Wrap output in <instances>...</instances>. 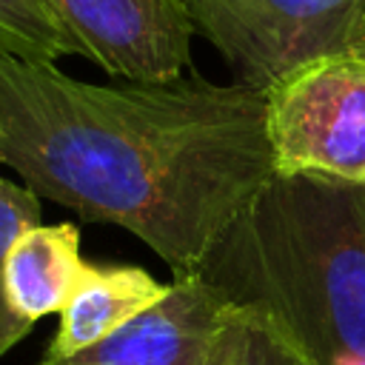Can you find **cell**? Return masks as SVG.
Wrapping results in <instances>:
<instances>
[{
  "instance_id": "1",
  "label": "cell",
  "mask_w": 365,
  "mask_h": 365,
  "mask_svg": "<svg viewBox=\"0 0 365 365\" xmlns=\"http://www.w3.org/2000/svg\"><path fill=\"white\" fill-rule=\"evenodd\" d=\"M0 163L88 222L197 274L274 177L262 88L202 77L97 86L0 54Z\"/></svg>"
},
{
  "instance_id": "2",
  "label": "cell",
  "mask_w": 365,
  "mask_h": 365,
  "mask_svg": "<svg viewBox=\"0 0 365 365\" xmlns=\"http://www.w3.org/2000/svg\"><path fill=\"white\" fill-rule=\"evenodd\" d=\"M200 274L265 311L314 365H365V185L274 174Z\"/></svg>"
},
{
  "instance_id": "3",
  "label": "cell",
  "mask_w": 365,
  "mask_h": 365,
  "mask_svg": "<svg viewBox=\"0 0 365 365\" xmlns=\"http://www.w3.org/2000/svg\"><path fill=\"white\" fill-rule=\"evenodd\" d=\"M274 174H317L365 185V57L311 60L268 91Z\"/></svg>"
},
{
  "instance_id": "4",
  "label": "cell",
  "mask_w": 365,
  "mask_h": 365,
  "mask_svg": "<svg viewBox=\"0 0 365 365\" xmlns=\"http://www.w3.org/2000/svg\"><path fill=\"white\" fill-rule=\"evenodd\" d=\"M234 83L268 91L294 68L345 54L365 23V0H185Z\"/></svg>"
},
{
  "instance_id": "5",
  "label": "cell",
  "mask_w": 365,
  "mask_h": 365,
  "mask_svg": "<svg viewBox=\"0 0 365 365\" xmlns=\"http://www.w3.org/2000/svg\"><path fill=\"white\" fill-rule=\"evenodd\" d=\"M88 60L128 83H171L191 66L197 34L185 0H48Z\"/></svg>"
},
{
  "instance_id": "6",
  "label": "cell",
  "mask_w": 365,
  "mask_h": 365,
  "mask_svg": "<svg viewBox=\"0 0 365 365\" xmlns=\"http://www.w3.org/2000/svg\"><path fill=\"white\" fill-rule=\"evenodd\" d=\"M228 305L231 299L200 271L182 274L154 308L103 342L63 359L43 354L40 365H205Z\"/></svg>"
},
{
  "instance_id": "7",
  "label": "cell",
  "mask_w": 365,
  "mask_h": 365,
  "mask_svg": "<svg viewBox=\"0 0 365 365\" xmlns=\"http://www.w3.org/2000/svg\"><path fill=\"white\" fill-rule=\"evenodd\" d=\"M165 294L168 285L157 282L140 265L86 262V271L68 305L60 311V325L46 348V356L63 359L103 342L106 336L154 308Z\"/></svg>"
},
{
  "instance_id": "8",
  "label": "cell",
  "mask_w": 365,
  "mask_h": 365,
  "mask_svg": "<svg viewBox=\"0 0 365 365\" xmlns=\"http://www.w3.org/2000/svg\"><path fill=\"white\" fill-rule=\"evenodd\" d=\"M86 262L80 257V231L71 222L34 225L11 248L6 262V288L11 305L31 322L46 314H60Z\"/></svg>"
},
{
  "instance_id": "9",
  "label": "cell",
  "mask_w": 365,
  "mask_h": 365,
  "mask_svg": "<svg viewBox=\"0 0 365 365\" xmlns=\"http://www.w3.org/2000/svg\"><path fill=\"white\" fill-rule=\"evenodd\" d=\"M205 365H314L259 308L231 302L214 331Z\"/></svg>"
},
{
  "instance_id": "10",
  "label": "cell",
  "mask_w": 365,
  "mask_h": 365,
  "mask_svg": "<svg viewBox=\"0 0 365 365\" xmlns=\"http://www.w3.org/2000/svg\"><path fill=\"white\" fill-rule=\"evenodd\" d=\"M0 54L29 63H54L60 57L88 60L86 46L48 0H0Z\"/></svg>"
},
{
  "instance_id": "11",
  "label": "cell",
  "mask_w": 365,
  "mask_h": 365,
  "mask_svg": "<svg viewBox=\"0 0 365 365\" xmlns=\"http://www.w3.org/2000/svg\"><path fill=\"white\" fill-rule=\"evenodd\" d=\"M34 225H40V194L31 191L29 185L0 180V356L9 354L23 336H29L34 325L11 305L6 288L9 254L14 242Z\"/></svg>"
},
{
  "instance_id": "12",
  "label": "cell",
  "mask_w": 365,
  "mask_h": 365,
  "mask_svg": "<svg viewBox=\"0 0 365 365\" xmlns=\"http://www.w3.org/2000/svg\"><path fill=\"white\" fill-rule=\"evenodd\" d=\"M351 51H356V54H362V57H365V23H362L359 37H356V43H354V48H351Z\"/></svg>"
}]
</instances>
